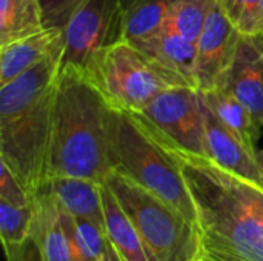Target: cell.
Listing matches in <instances>:
<instances>
[{
    "label": "cell",
    "mask_w": 263,
    "mask_h": 261,
    "mask_svg": "<svg viewBox=\"0 0 263 261\" xmlns=\"http://www.w3.org/2000/svg\"><path fill=\"white\" fill-rule=\"evenodd\" d=\"M260 32L263 34V0H262V9H260Z\"/></svg>",
    "instance_id": "83f0119b"
},
{
    "label": "cell",
    "mask_w": 263,
    "mask_h": 261,
    "mask_svg": "<svg viewBox=\"0 0 263 261\" xmlns=\"http://www.w3.org/2000/svg\"><path fill=\"white\" fill-rule=\"evenodd\" d=\"M45 26L40 0H0V46L32 35Z\"/></svg>",
    "instance_id": "ac0fdd59"
},
{
    "label": "cell",
    "mask_w": 263,
    "mask_h": 261,
    "mask_svg": "<svg viewBox=\"0 0 263 261\" xmlns=\"http://www.w3.org/2000/svg\"><path fill=\"white\" fill-rule=\"evenodd\" d=\"M102 195L105 231L119 255L125 261H151L136 226L105 183H102Z\"/></svg>",
    "instance_id": "2e32d148"
},
{
    "label": "cell",
    "mask_w": 263,
    "mask_h": 261,
    "mask_svg": "<svg viewBox=\"0 0 263 261\" xmlns=\"http://www.w3.org/2000/svg\"><path fill=\"white\" fill-rule=\"evenodd\" d=\"M62 215L79 260L103 261L108 248V235L105 228L91 220L72 217L66 209H63V206Z\"/></svg>",
    "instance_id": "ffe728a7"
},
{
    "label": "cell",
    "mask_w": 263,
    "mask_h": 261,
    "mask_svg": "<svg viewBox=\"0 0 263 261\" xmlns=\"http://www.w3.org/2000/svg\"><path fill=\"white\" fill-rule=\"evenodd\" d=\"M203 111L208 157L222 168L263 186V174L257 157L230 128L223 125L205 102Z\"/></svg>",
    "instance_id": "8fae6325"
},
{
    "label": "cell",
    "mask_w": 263,
    "mask_h": 261,
    "mask_svg": "<svg viewBox=\"0 0 263 261\" xmlns=\"http://www.w3.org/2000/svg\"><path fill=\"white\" fill-rule=\"evenodd\" d=\"M43 188L48 189L72 217L86 218L105 228L102 183L88 178L59 177L49 178Z\"/></svg>",
    "instance_id": "9a60e30c"
},
{
    "label": "cell",
    "mask_w": 263,
    "mask_h": 261,
    "mask_svg": "<svg viewBox=\"0 0 263 261\" xmlns=\"http://www.w3.org/2000/svg\"><path fill=\"white\" fill-rule=\"evenodd\" d=\"M240 34L260 32L262 0H216Z\"/></svg>",
    "instance_id": "603a6c76"
},
{
    "label": "cell",
    "mask_w": 263,
    "mask_h": 261,
    "mask_svg": "<svg viewBox=\"0 0 263 261\" xmlns=\"http://www.w3.org/2000/svg\"><path fill=\"white\" fill-rule=\"evenodd\" d=\"M34 220L45 261H80L63 223L62 205L45 188L34 200Z\"/></svg>",
    "instance_id": "5bb4252c"
},
{
    "label": "cell",
    "mask_w": 263,
    "mask_h": 261,
    "mask_svg": "<svg viewBox=\"0 0 263 261\" xmlns=\"http://www.w3.org/2000/svg\"><path fill=\"white\" fill-rule=\"evenodd\" d=\"M63 45L59 25H48L42 31L0 46V85L29 71Z\"/></svg>",
    "instance_id": "7c38bea8"
},
{
    "label": "cell",
    "mask_w": 263,
    "mask_h": 261,
    "mask_svg": "<svg viewBox=\"0 0 263 261\" xmlns=\"http://www.w3.org/2000/svg\"><path fill=\"white\" fill-rule=\"evenodd\" d=\"M34 218V203L15 206L0 200V240L2 243L22 242L31 229Z\"/></svg>",
    "instance_id": "7402d4cb"
},
{
    "label": "cell",
    "mask_w": 263,
    "mask_h": 261,
    "mask_svg": "<svg viewBox=\"0 0 263 261\" xmlns=\"http://www.w3.org/2000/svg\"><path fill=\"white\" fill-rule=\"evenodd\" d=\"M83 74L112 108L129 112L143 109L168 89L191 86L128 40L97 54Z\"/></svg>",
    "instance_id": "8992f818"
},
{
    "label": "cell",
    "mask_w": 263,
    "mask_h": 261,
    "mask_svg": "<svg viewBox=\"0 0 263 261\" xmlns=\"http://www.w3.org/2000/svg\"><path fill=\"white\" fill-rule=\"evenodd\" d=\"M0 200L15 206H29L35 200L26 191L22 182L12 174V171L2 162H0Z\"/></svg>",
    "instance_id": "d4e9b609"
},
{
    "label": "cell",
    "mask_w": 263,
    "mask_h": 261,
    "mask_svg": "<svg viewBox=\"0 0 263 261\" xmlns=\"http://www.w3.org/2000/svg\"><path fill=\"white\" fill-rule=\"evenodd\" d=\"M202 97L210 109L223 122V125L230 128L257 157V142L260 138L262 123L250 112V109L237 98L219 88L202 92Z\"/></svg>",
    "instance_id": "e0dca14e"
},
{
    "label": "cell",
    "mask_w": 263,
    "mask_h": 261,
    "mask_svg": "<svg viewBox=\"0 0 263 261\" xmlns=\"http://www.w3.org/2000/svg\"><path fill=\"white\" fill-rule=\"evenodd\" d=\"M114 109V171L148 189L196 225L194 202L176 157L137 115Z\"/></svg>",
    "instance_id": "277c9868"
},
{
    "label": "cell",
    "mask_w": 263,
    "mask_h": 261,
    "mask_svg": "<svg viewBox=\"0 0 263 261\" xmlns=\"http://www.w3.org/2000/svg\"><path fill=\"white\" fill-rule=\"evenodd\" d=\"M62 68L85 71L106 48L125 40L122 0H66Z\"/></svg>",
    "instance_id": "52a82bcc"
},
{
    "label": "cell",
    "mask_w": 263,
    "mask_h": 261,
    "mask_svg": "<svg viewBox=\"0 0 263 261\" xmlns=\"http://www.w3.org/2000/svg\"><path fill=\"white\" fill-rule=\"evenodd\" d=\"M239 38V29L216 2L196 42L194 80L200 92L217 86L236 52Z\"/></svg>",
    "instance_id": "9c48e42d"
},
{
    "label": "cell",
    "mask_w": 263,
    "mask_h": 261,
    "mask_svg": "<svg viewBox=\"0 0 263 261\" xmlns=\"http://www.w3.org/2000/svg\"><path fill=\"white\" fill-rule=\"evenodd\" d=\"M103 183L131 218L151 261L197 258V229L183 214L119 171H112Z\"/></svg>",
    "instance_id": "5b68a950"
},
{
    "label": "cell",
    "mask_w": 263,
    "mask_h": 261,
    "mask_svg": "<svg viewBox=\"0 0 263 261\" xmlns=\"http://www.w3.org/2000/svg\"><path fill=\"white\" fill-rule=\"evenodd\" d=\"M216 0H177L163 28L197 42Z\"/></svg>",
    "instance_id": "44dd1931"
},
{
    "label": "cell",
    "mask_w": 263,
    "mask_h": 261,
    "mask_svg": "<svg viewBox=\"0 0 263 261\" xmlns=\"http://www.w3.org/2000/svg\"><path fill=\"white\" fill-rule=\"evenodd\" d=\"M133 114L166 145L188 154L208 157L203 98L197 88L168 89Z\"/></svg>",
    "instance_id": "ba28073f"
},
{
    "label": "cell",
    "mask_w": 263,
    "mask_h": 261,
    "mask_svg": "<svg viewBox=\"0 0 263 261\" xmlns=\"http://www.w3.org/2000/svg\"><path fill=\"white\" fill-rule=\"evenodd\" d=\"M63 45L43 62L0 85V162L35 198L48 182L52 109Z\"/></svg>",
    "instance_id": "3957f363"
},
{
    "label": "cell",
    "mask_w": 263,
    "mask_h": 261,
    "mask_svg": "<svg viewBox=\"0 0 263 261\" xmlns=\"http://www.w3.org/2000/svg\"><path fill=\"white\" fill-rule=\"evenodd\" d=\"M103 261H125L120 255H119V252L116 251V248L111 245L109 240H108V248H106V252H105Z\"/></svg>",
    "instance_id": "484cf974"
},
{
    "label": "cell",
    "mask_w": 263,
    "mask_h": 261,
    "mask_svg": "<svg viewBox=\"0 0 263 261\" xmlns=\"http://www.w3.org/2000/svg\"><path fill=\"white\" fill-rule=\"evenodd\" d=\"M191 261H202V260H199V258H196V260H191Z\"/></svg>",
    "instance_id": "f1b7e54d"
},
{
    "label": "cell",
    "mask_w": 263,
    "mask_h": 261,
    "mask_svg": "<svg viewBox=\"0 0 263 261\" xmlns=\"http://www.w3.org/2000/svg\"><path fill=\"white\" fill-rule=\"evenodd\" d=\"M6 261H45L39 228L32 218L29 234L22 242L2 243Z\"/></svg>",
    "instance_id": "cb8c5ba5"
},
{
    "label": "cell",
    "mask_w": 263,
    "mask_h": 261,
    "mask_svg": "<svg viewBox=\"0 0 263 261\" xmlns=\"http://www.w3.org/2000/svg\"><path fill=\"white\" fill-rule=\"evenodd\" d=\"M160 142L179 162L194 202L197 258L263 261V186L222 168L210 157Z\"/></svg>",
    "instance_id": "6da1fadb"
},
{
    "label": "cell",
    "mask_w": 263,
    "mask_h": 261,
    "mask_svg": "<svg viewBox=\"0 0 263 261\" xmlns=\"http://www.w3.org/2000/svg\"><path fill=\"white\" fill-rule=\"evenodd\" d=\"M116 109L76 69L65 66L54 95L48 180L77 177L103 183L114 171Z\"/></svg>",
    "instance_id": "7a4b0ae2"
},
{
    "label": "cell",
    "mask_w": 263,
    "mask_h": 261,
    "mask_svg": "<svg viewBox=\"0 0 263 261\" xmlns=\"http://www.w3.org/2000/svg\"><path fill=\"white\" fill-rule=\"evenodd\" d=\"M257 162H259V166H260L263 174V149H259V152H257Z\"/></svg>",
    "instance_id": "4316f807"
},
{
    "label": "cell",
    "mask_w": 263,
    "mask_h": 261,
    "mask_svg": "<svg viewBox=\"0 0 263 261\" xmlns=\"http://www.w3.org/2000/svg\"><path fill=\"white\" fill-rule=\"evenodd\" d=\"M176 2L177 0H122L125 40L137 42L162 29Z\"/></svg>",
    "instance_id": "d6986e66"
},
{
    "label": "cell",
    "mask_w": 263,
    "mask_h": 261,
    "mask_svg": "<svg viewBox=\"0 0 263 261\" xmlns=\"http://www.w3.org/2000/svg\"><path fill=\"white\" fill-rule=\"evenodd\" d=\"M216 88L243 103L263 126L262 32L240 34L236 52Z\"/></svg>",
    "instance_id": "30bf717a"
},
{
    "label": "cell",
    "mask_w": 263,
    "mask_h": 261,
    "mask_svg": "<svg viewBox=\"0 0 263 261\" xmlns=\"http://www.w3.org/2000/svg\"><path fill=\"white\" fill-rule=\"evenodd\" d=\"M134 43L143 54L153 58L160 66L177 74L188 85L196 88V43L166 28L140 38Z\"/></svg>",
    "instance_id": "4fadbf2b"
}]
</instances>
